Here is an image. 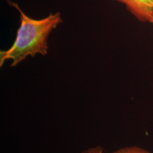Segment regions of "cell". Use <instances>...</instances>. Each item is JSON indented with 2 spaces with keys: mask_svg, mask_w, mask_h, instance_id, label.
I'll use <instances>...</instances> for the list:
<instances>
[{
  "mask_svg": "<svg viewBox=\"0 0 153 153\" xmlns=\"http://www.w3.org/2000/svg\"><path fill=\"white\" fill-rule=\"evenodd\" d=\"M81 153H97V152L95 150V147H94V148H89Z\"/></svg>",
  "mask_w": 153,
  "mask_h": 153,
  "instance_id": "4",
  "label": "cell"
},
{
  "mask_svg": "<svg viewBox=\"0 0 153 153\" xmlns=\"http://www.w3.org/2000/svg\"><path fill=\"white\" fill-rule=\"evenodd\" d=\"M149 22L151 23H153V13H152V16L150 18V19L149 21Z\"/></svg>",
  "mask_w": 153,
  "mask_h": 153,
  "instance_id": "5",
  "label": "cell"
},
{
  "mask_svg": "<svg viewBox=\"0 0 153 153\" xmlns=\"http://www.w3.org/2000/svg\"><path fill=\"white\" fill-rule=\"evenodd\" d=\"M126 6V9L141 22H149L153 11V0H113Z\"/></svg>",
  "mask_w": 153,
  "mask_h": 153,
  "instance_id": "2",
  "label": "cell"
},
{
  "mask_svg": "<svg viewBox=\"0 0 153 153\" xmlns=\"http://www.w3.org/2000/svg\"><path fill=\"white\" fill-rule=\"evenodd\" d=\"M95 150L97 153H151L144 148L136 146L121 148L112 153H105L103 148H101L100 146L95 147Z\"/></svg>",
  "mask_w": 153,
  "mask_h": 153,
  "instance_id": "3",
  "label": "cell"
},
{
  "mask_svg": "<svg viewBox=\"0 0 153 153\" xmlns=\"http://www.w3.org/2000/svg\"><path fill=\"white\" fill-rule=\"evenodd\" d=\"M20 14V26L17 30L16 39L11 47L0 52V67L6 60L12 61L10 66L14 67L27 59L38 53L45 56L48 53V38L51 32L62 22L61 14L51 13L48 16L34 19L27 16L18 4L9 1Z\"/></svg>",
  "mask_w": 153,
  "mask_h": 153,
  "instance_id": "1",
  "label": "cell"
}]
</instances>
